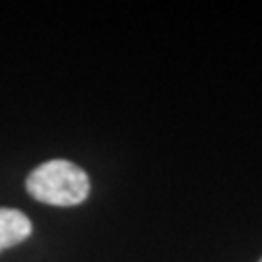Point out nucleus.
<instances>
[{"instance_id": "obj_1", "label": "nucleus", "mask_w": 262, "mask_h": 262, "mask_svg": "<svg viewBox=\"0 0 262 262\" xmlns=\"http://www.w3.org/2000/svg\"><path fill=\"white\" fill-rule=\"evenodd\" d=\"M31 196L49 206L70 208L90 194V177L82 167L66 159H51L33 169L26 179Z\"/></svg>"}, {"instance_id": "obj_2", "label": "nucleus", "mask_w": 262, "mask_h": 262, "mask_svg": "<svg viewBox=\"0 0 262 262\" xmlns=\"http://www.w3.org/2000/svg\"><path fill=\"white\" fill-rule=\"evenodd\" d=\"M31 222L16 208H0V253L16 247L31 235Z\"/></svg>"}, {"instance_id": "obj_3", "label": "nucleus", "mask_w": 262, "mask_h": 262, "mask_svg": "<svg viewBox=\"0 0 262 262\" xmlns=\"http://www.w3.org/2000/svg\"><path fill=\"white\" fill-rule=\"evenodd\" d=\"M258 262H262V258H260V260H258Z\"/></svg>"}]
</instances>
